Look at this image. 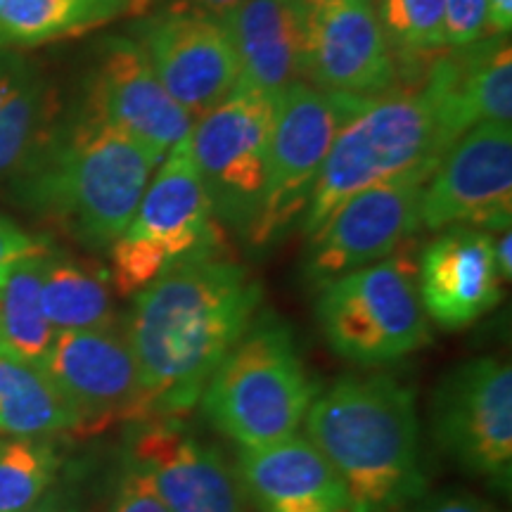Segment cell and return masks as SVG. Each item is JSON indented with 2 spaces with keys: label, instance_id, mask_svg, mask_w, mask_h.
Returning a JSON list of instances; mask_svg holds the SVG:
<instances>
[{
  "label": "cell",
  "instance_id": "1",
  "mask_svg": "<svg viewBox=\"0 0 512 512\" xmlns=\"http://www.w3.org/2000/svg\"><path fill=\"white\" fill-rule=\"evenodd\" d=\"M264 290L219 252L192 256L133 297L126 339L152 415L181 418L254 323Z\"/></svg>",
  "mask_w": 512,
  "mask_h": 512
},
{
  "label": "cell",
  "instance_id": "2",
  "mask_svg": "<svg viewBox=\"0 0 512 512\" xmlns=\"http://www.w3.org/2000/svg\"><path fill=\"white\" fill-rule=\"evenodd\" d=\"M306 439L347 486L351 512H392L425 491L411 387L392 375H347L316 396Z\"/></svg>",
  "mask_w": 512,
  "mask_h": 512
},
{
  "label": "cell",
  "instance_id": "3",
  "mask_svg": "<svg viewBox=\"0 0 512 512\" xmlns=\"http://www.w3.org/2000/svg\"><path fill=\"white\" fill-rule=\"evenodd\" d=\"M159 162L143 145L79 107L60 121L15 192L38 214L91 249H110L140 204Z\"/></svg>",
  "mask_w": 512,
  "mask_h": 512
},
{
  "label": "cell",
  "instance_id": "4",
  "mask_svg": "<svg viewBox=\"0 0 512 512\" xmlns=\"http://www.w3.org/2000/svg\"><path fill=\"white\" fill-rule=\"evenodd\" d=\"M316 396L290 325L264 313L219 363L200 401L216 430L259 448L297 434Z\"/></svg>",
  "mask_w": 512,
  "mask_h": 512
},
{
  "label": "cell",
  "instance_id": "5",
  "mask_svg": "<svg viewBox=\"0 0 512 512\" xmlns=\"http://www.w3.org/2000/svg\"><path fill=\"white\" fill-rule=\"evenodd\" d=\"M446 155L425 93L392 91L366 105L339 128L302 219L304 233L323 226L344 202L408 171L439 164Z\"/></svg>",
  "mask_w": 512,
  "mask_h": 512
},
{
  "label": "cell",
  "instance_id": "6",
  "mask_svg": "<svg viewBox=\"0 0 512 512\" xmlns=\"http://www.w3.org/2000/svg\"><path fill=\"white\" fill-rule=\"evenodd\" d=\"M219 245L221 230H216L188 133L159 162L131 226L110 247V280L121 297H136L169 268L219 252Z\"/></svg>",
  "mask_w": 512,
  "mask_h": 512
},
{
  "label": "cell",
  "instance_id": "7",
  "mask_svg": "<svg viewBox=\"0 0 512 512\" xmlns=\"http://www.w3.org/2000/svg\"><path fill=\"white\" fill-rule=\"evenodd\" d=\"M316 316L332 351L356 366H384L432 342L418 264L396 252L325 285Z\"/></svg>",
  "mask_w": 512,
  "mask_h": 512
},
{
  "label": "cell",
  "instance_id": "8",
  "mask_svg": "<svg viewBox=\"0 0 512 512\" xmlns=\"http://www.w3.org/2000/svg\"><path fill=\"white\" fill-rule=\"evenodd\" d=\"M366 102L318 91L306 81L292 83L275 100L264 200L245 235L254 252L275 247L304 219L339 128Z\"/></svg>",
  "mask_w": 512,
  "mask_h": 512
},
{
  "label": "cell",
  "instance_id": "9",
  "mask_svg": "<svg viewBox=\"0 0 512 512\" xmlns=\"http://www.w3.org/2000/svg\"><path fill=\"white\" fill-rule=\"evenodd\" d=\"M275 100L240 83L192 124L190 147L219 226L242 238L266 190Z\"/></svg>",
  "mask_w": 512,
  "mask_h": 512
},
{
  "label": "cell",
  "instance_id": "10",
  "mask_svg": "<svg viewBox=\"0 0 512 512\" xmlns=\"http://www.w3.org/2000/svg\"><path fill=\"white\" fill-rule=\"evenodd\" d=\"M434 437L470 475L510 489L512 366L479 356L451 370L434 392Z\"/></svg>",
  "mask_w": 512,
  "mask_h": 512
},
{
  "label": "cell",
  "instance_id": "11",
  "mask_svg": "<svg viewBox=\"0 0 512 512\" xmlns=\"http://www.w3.org/2000/svg\"><path fill=\"white\" fill-rule=\"evenodd\" d=\"M302 81L318 91L375 100L394 91L399 64L373 0H299Z\"/></svg>",
  "mask_w": 512,
  "mask_h": 512
},
{
  "label": "cell",
  "instance_id": "12",
  "mask_svg": "<svg viewBox=\"0 0 512 512\" xmlns=\"http://www.w3.org/2000/svg\"><path fill=\"white\" fill-rule=\"evenodd\" d=\"M437 166H420L344 202L309 235L304 256L306 283L323 290L339 275L399 252L420 228V197Z\"/></svg>",
  "mask_w": 512,
  "mask_h": 512
},
{
  "label": "cell",
  "instance_id": "13",
  "mask_svg": "<svg viewBox=\"0 0 512 512\" xmlns=\"http://www.w3.org/2000/svg\"><path fill=\"white\" fill-rule=\"evenodd\" d=\"M43 368L79 413L76 434L155 420L124 330H57Z\"/></svg>",
  "mask_w": 512,
  "mask_h": 512
},
{
  "label": "cell",
  "instance_id": "14",
  "mask_svg": "<svg viewBox=\"0 0 512 512\" xmlns=\"http://www.w3.org/2000/svg\"><path fill=\"white\" fill-rule=\"evenodd\" d=\"M512 216V128L486 121L446 150L420 197V228H486L501 233Z\"/></svg>",
  "mask_w": 512,
  "mask_h": 512
},
{
  "label": "cell",
  "instance_id": "15",
  "mask_svg": "<svg viewBox=\"0 0 512 512\" xmlns=\"http://www.w3.org/2000/svg\"><path fill=\"white\" fill-rule=\"evenodd\" d=\"M131 36L192 121L226 100L240 81V64L221 19L195 12H147Z\"/></svg>",
  "mask_w": 512,
  "mask_h": 512
},
{
  "label": "cell",
  "instance_id": "16",
  "mask_svg": "<svg viewBox=\"0 0 512 512\" xmlns=\"http://www.w3.org/2000/svg\"><path fill=\"white\" fill-rule=\"evenodd\" d=\"M83 107L143 145L157 162L190 133L195 121L166 93L133 36H110L98 46Z\"/></svg>",
  "mask_w": 512,
  "mask_h": 512
},
{
  "label": "cell",
  "instance_id": "17",
  "mask_svg": "<svg viewBox=\"0 0 512 512\" xmlns=\"http://www.w3.org/2000/svg\"><path fill=\"white\" fill-rule=\"evenodd\" d=\"M128 465L150 479L169 512H247L245 489L219 448L181 418L143 422L131 439Z\"/></svg>",
  "mask_w": 512,
  "mask_h": 512
},
{
  "label": "cell",
  "instance_id": "18",
  "mask_svg": "<svg viewBox=\"0 0 512 512\" xmlns=\"http://www.w3.org/2000/svg\"><path fill=\"white\" fill-rule=\"evenodd\" d=\"M448 150L470 128L512 119L510 36L491 34L465 48H446L427 69L422 88Z\"/></svg>",
  "mask_w": 512,
  "mask_h": 512
},
{
  "label": "cell",
  "instance_id": "19",
  "mask_svg": "<svg viewBox=\"0 0 512 512\" xmlns=\"http://www.w3.org/2000/svg\"><path fill=\"white\" fill-rule=\"evenodd\" d=\"M418 294L427 318L444 330H463L501 302L494 235L479 228H446L422 249Z\"/></svg>",
  "mask_w": 512,
  "mask_h": 512
},
{
  "label": "cell",
  "instance_id": "20",
  "mask_svg": "<svg viewBox=\"0 0 512 512\" xmlns=\"http://www.w3.org/2000/svg\"><path fill=\"white\" fill-rule=\"evenodd\" d=\"M240 484L261 512H351L347 486L309 439L242 448Z\"/></svg>",
  "mask_w": 512,
  "mask_h": 512
},
{
  "label": "cell",
  "instance_id": "21",
  "mask_svg": "<svg viewBox=\"0 0 512 512\" xmlns=\"http://www.w3.org/2000/svg\"><path fill=\"white\" fill-rule=\"evenodd\" d=\"M240 64V83L278 100L302 81L299 0H245L221 19Z\"/></svg>",
  "mask_w": 512,
  "mask_h": 512
},
{
  "label": "cell",
  "instance_id": "22",
  "mask_svg": "<svg viewBox=\"0 0 512 512\" xmlns=\"http://www.w3.org/2000/svg\"><path fill=\"white\" fill-rule=\"evenodd\" d=\"M60 124L46 76L17 50H0V181L22 178Z\"/></svg>",
  "mask_w": 512,
  "mask_h": 512
},
{
  "label": "cell",
  "instance_id": "23",
  "mask_svg": "<svg viewBox=\"0 0 512 512\" xmlns=\"http://www.w3.org/2000/svg\"><path fill=\"white\" fill-rule=\"evenodd\" d=\"M145 12V0H0V50L48 46Z\"/></svg>",
  "mask_w": 512,
  "mask_h": 512
},
{
  "label": "cell",
  "instance_id": "24",
  "mask_svg": "<svg viewBox=\"0 0 512 512\" xmlns=\"http://www.w3.org/2000/svg\"><path fill=\"white\" fill-rule=\"evenodd\" d=\"M79 430V413L43 363L0 342V437H53Z\"/></svg>",
  "mask_w": 512,
  "mask_h": 512
},
{
  "label": "cell",
  "instance_id": "25",
  "mask_svg": "<svg viewBox=\"0 0 512 512\" xmlns=\"http://www.w3.org/2000/svg\"><path fill=\"white\" fill-rule=\"evenodd\" d=\"M110 271L48 249L43 256L41 304L55 330L114 328Z\"/></svg>",
  "mask_w": 512,
  "mask_h": 512
},
{
  "label": "cell",
  "instance_id": "26",
  "mask_svg": "<svg viewBox=\"0 0 512 512\" xmlns=\"http://www.w3.org/2000/svg\"><path fill=\"white\" fill-rule=\"evenodd\" d=\"M43 256L19 259L0 273V342L36 363H43L57 335L41 304Z\"/></svg>",
  "mask_w": 512,
  "mask_h": 512
},
{
  "label": "cell",
  "instance_id": "27",
  "mask_svg": "<svg viewBox=\"0 0 512 512\" xmlns=\"http://www.w3.org/2000/svg\"><path fill=\"white\" fill-rule=\"evenodd\" d=\"M60 453L46 437H0V512H22L48 491Z\"/></svg>",
  "mask_w": 512,
  "mask_h": 512
},
{
  "label": "cell",
  "instance_id": "28",
  "mask_svg": "<svg viewBox=\"0 0 512 512\" xmlns=\"http://www.w3.org/2000/svg\"><path fill=\"white\" fill-rule=\"evenodd\" d=\"M377 19L394 57L444 50V0H380Z\"/></svg>",
  "mask_w": 512,
  "mask_h": 512
},
{
  "label": "cell",
  "instance_id": "29",
  "mask_svg": "<svg viewBox=\"0 0 512 512\" xmlns=\"http://www.w3.org/2000/svg\"><path fill=\"white\" fill-rule=\"evenodd\" d=\"M489 0H444V46L465 48L486 34Z\"/></svg>",
  "mask_w": 512,
  "mask_h": 512
},
{
  "label": "cell",
  "instance_id": "30",
  "mask_svg": "<svg viewBox=\"0 0 512 512\" xmlns=\"http://www.w3.org/2000/svg\"><path fill=\"white\" fill-rule=\"evenodd\" d=\"M112 512H169L157 491L152 489L150 479L133 465H126L121 477L117 498H114Z\"/></svg>",
  "mask_w": 512,
  "mask_h": 512
},
{
  "label": "cell",
  "instance_id": "31",
  "mask_svg": "<svg viewBox=\"0 0 512 512\" xmlns=\"http://www.w3.org/2000/svg\"><path fill=\"white\" fill-rule=\"evenodd\" d=\"M50 245L43 238H34V235L24 233L15 221L0 216V273L10 264L27 256L46 254Z\"/></svg>",
  "mask_w": 512,
  "mask_h": 512
},
{
  "label": "cell",
  "instance_id": "32",
  "mask_svg": "<svg viewBox=\"0 0 512 512\" xmlns=\"http://www.w3.org/2000/svg\"><path fill=\"white\" fill-rule=\"evenodd\" d=\"M22 512H86V496L74 479H60L57 475L46 494Z\"/></svg>",
  "mask_w": 512,
  "mask_h": 512
},
{
  "label": "cell",
  "instance_id": "33",
  "mask_svg": "<svg viewBox=\"0 0 512 512\" xmlns=\"http://www.w3.org/2000/svg\"><path fill=\"white\" fill-rule=\"evenodd\" d=\"M242 3L245 0H145V8L147 12H195V15L223 19Z\"/></svg>",
  "mask_w": 512,
  "mask_h": 512
},
{
  "label": "cell",
  "instance_id": "34",
  "mask_svg": "<svg viewBox=\"0 0 512 512\" xmlns=\"http://www.w3.org/2000/svg\"><path fill=\"white\" fill-rule=\"evenodd\" d=\"M420 512H498L494 505L484 503L482 498L458 494V496H441L434 498Z\"/></svg>",
  "mask_w": 512,
  "mask_h": 512
},
{
  "label": "cell",
  "instance_id": "35",
  "mask_svg": "<svg viewBox=\"0 0 512 512\" xmlns=\"http://www.w3.org/2000/svg\"><path fill=\"white\" fill-rule=\"evenodd\" d=\"M512 29V0H489L486 3V31L510 36Z\"/></svg>",
  "mask_w": 512,
  "mask_h": 512
},
{
  "label": "cell",
  "instance_id": "36",
  "mask_svg": "<svg viewBox=\"0 0 512 512\" xmlns=\"http://www.w3.org/2000/svg\"><path fill=\"white\" fill-rule=\"evenodd\" d=\"M494 264L501 283H510L512 278V230L505 228L494 240Z\"/></svg>",
  "mask_w": 512,
  "mask_h": 512
}]
</instances>
